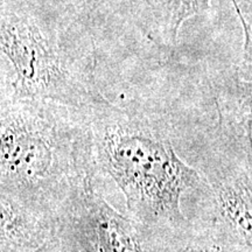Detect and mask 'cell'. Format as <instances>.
Listing matches in <instances>:
<instances>
[{"label":"cell","mask_w":252,"mask_h":252,"mask_svg":"<svg viewBox=\"0 0 252 252\" xmlns=\"http://www.w3.org/2000/svg\"><path fill=\"white\" fill-rule=\"evenodd\" d=\"M91 26L54 0H0V91L82 111L108 105Z\"/></svg>","instance_id":"cell-1"},{"label":"cell","mask_w":252,"mask_h":252,"mask_svg":"<svg viewBox=\"0 0 252 252\" xmlns=\"http://www.w3.org/2000/svg\"><path fill=\"white\" fill-rule=\"evenodd\" d=\"M90 181L88 111L0 91V188L56 220Z\"/></svg>","instance_id":"cell-2"},{"label":"cell","mask_w":252,"mask_h":252,"mask_svg":"<svg viewBox=\"0 0 252 252\" xmlns=\"http://www.w3.org/2000/svg\"><path fill=\"white\" fill-rule=\"evenodd\" d=\"M88 118L94 176L99 172L117 185L132 219L166 232L186 228L190 220L181 198L198 196L208 184L178 156L162 121L112 102Z\"/></svg>","instance_id":"cell-3"},{"label":"cell","mask_w":252,"mask_h":252,"mask_svg":"<svg viewBox=\"0 0 252 252\" xmlns=\"http://www.w3.org/2000/svg\"><path fill=\"white\" fill-rule=\"evenodd\" d=\"M56 226L80 252H162L168 232L118 213L88 182L56 216Z\"/></svg>","instance_id":"cell-4"},{"label":"cell","mask_w":252,"mask_h":252,"mask_svg":"<svg viewBox=\"0 0 252 252\" xmlns=\"http://www.w3.org/2000/svg\"><path fill=\"white\" fill-rule=\"evenodd\" d=\"M251 165V158L209 146L203 156L208 189L196 196L206 210L202 220L215 223L249 248H252Z\"/></svg>","instance_id":"cell-5"},{"label":"cell","mask_w":252,"mask_h":252,"mask_svg":"<svg viewBox=\"0 0 252 252\" xmlns=\"http://www.w3.org/2000/svg\"><path fill=\"white\" fill-rule=\"evenodd\" d=\"M55 229V220L36 213L0 188V252L35 250Z\"/></svg>","instance_id":"cell-6"},{"label":"cell","mask_w":252,"mask_h":252,"mask_svg":"<svg viewBox=\"0 0 252 252\" xmlns=\"http://www.w3.org/2000/svg\"><path fill=\"white\" fill-rule=\"evenodd\" d=\"M212 0H158L147 8L139 26L147 39L166 54H173L178 42V34L188 19L207 11ZM239 20L242 14L237 0H231ZM244 7L251 9V0H243Z\"/></svg>","instance_id":"cell-7"},{"label":"cell","mask_w":252,"mask_h":252,"mask_svg":"<svg viewBox=\"0 0 252 252\" xmlns=\"http://www.w3.org/2000/svg\"><path fill=\"white\" fill-rule=\"evenodd\" d=\"M162 252H252V248L210 220H195L184 229L168 232Z\"/></svg>","instance_id":"cell-8"},{"label":"cell","mask_w":252,"mask_h":252,"mask_svg":"<svg viewBox=\"0 0 252 252\" xmlns=\"http://www.w3.org/2000/svg\"><path fill=\"white\" fill-rule=\"evenodd\" d=\"M54 1L70 8L77 14L87 18L88 20L94 21V17L98 14L99 9L111 0H54ZM141 1L146 5V7H150L156 4L158 0H141Z\"/></svg>","instance_id":"cell-9"}]
</instances>
